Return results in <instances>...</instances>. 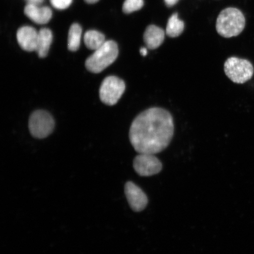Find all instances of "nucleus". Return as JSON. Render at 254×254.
<instances>
[{"label": "nucleus", "instance_id": "ddd939ff", "mask_svg": "<svg viewBox=\"0 0 254 254\" xmlns=\"http://www.w3.org/2000/svg\"><path fill=\"white\" fill-rule=\"evenodd\" d=\"M84 43L88 49L96 50L103 45L105 36L99 31L89 30L84 35Z\"/></svg>", "mask_w": 254, "mask_h": 254}, {"label": "nucleus", "instance_id": "f257e3e1", "mask_svg": "<svg viewBox=\"0 0 254 254\" xmlns=\"http://www.w3.org/2000/svg\"><path fill=\"white\" fill-rule=\"evenodd\" d=\"M174 132V120L169 111L152 107L143 111L133 121L129 138L138 153L156 154L169 145Z\"/></svg>", "mask_w": 254, "mask_h": 254}, {"label": "nucleus", "instance_id": "0eeeda50", "mask_svg": "<svg viewBox=\"0 0 254 254\" xmlns=\"http://www.w3.org/2000/svg\"><path fill=\"white\" fill-rule=\"evenodd\" d=\"M135 172L141 177H150L161 172L163 164L155 154H139L133 161Z\"/></svg>", "mask_w": 254, "mask_h": 254}, {"label": "nucleus", "instance_id": "dca6fc26", "mask_svg": "<svg viewBox=\"0 0 254 254\" xmlns=\"http://www.w3.org/2000/svg\"><path fill=\"white\" fill-rule=\"evenodd\" d=\"M144 6V0H126L123 6V11L126 14L138 11Z\"/></svg>", "mask_w": 254, "mask_h": 254}, {"label": "nucleus", "instance_id": "9b49d317", "mask_svg": "<svg viewBox=\"0 0 254 254\" xmlns=\"http://www.w3.org/2000/svg\"><path fill=\"white\" fill-rule=\"evenodd\" d=\"M165 39V32L156 25H151L146 28L144 41L148 49L155 50L160 47Z\"/></svg>", "mask_w": 254, "mask_h": 254}, {"label": "nucleus", "instance_id": "f3484780", "mask_svg": "<svg viewBox=\"0 0 254 254\" xmlns=\"http://www.w3.org/2000/svg\"><path fill=\"white\" fill-rule=\"evenodd\" d=\"M72 0H50L54 7L59 9L67 8L71 4Z\"/></svg>", "mask_w": 254, "mask_h": 254}, {"label": "nucleus", "instance_id": "6e6552de", "mask_svg": "<svg viewBox=\"0 0 254 254\" xmlns=\"http://www.w3.org/2000/svg\"><path fill=\"white\" fill-rule=\"evenodd\" d=\"M125 191L127 201L133 211L144 210L148 204V199L141 188L134 183L128 182L126 184Z\"/></svg>", "mask_w": 254, "mask_h": 254}, {"label": "nucleus", "instance_id": "39448f33", "mask_svg": "<svg viewBox=\"0 0 254 254\" xmlns=\"http://www.w3.org/2000/svg\"><path fill=\"white\" fill-rule=\"evenodd\" d=\"M126 90L125 82L116 76L105 78L101 85L100 97L101 101L108 106L118 103Z\"/></svg>", "mask_w": 254, "mask_h": 254}, {"label": "nucleus", "instance_id": "2eb2a0df", "mask_svg": "<svg viewBox=\"0 0 254 254\" xmlns=\"http://www.w3.org/2000/svg\"><path fill=\"white\" fill-rule=\"evenodd\" d=\"M184 30V23L180 20L177 13L173 14L168 20L166 34L168 37L176 38L179 37Z\"/></svg>", "mask_w": 254, "mask_h": 254}, {"label": "nucleus", "instance_id": "423d86ee", "mask_svg": "<svg viewBox=\"0 0 254 254\" xmlns=\"http://www.w3.org/2000/svg\"><path fill=\"white\" fill-rule=\"evenodd\" d=\"M28 126L31 135L41 139L52 134L55 128V122L49 113L44 110H37L31 114Z\"/></svg>", "mask_w": 254, "mask_h": 254}, {"label": "nucleus", "instance_id": "9d476101", "mask_svg": "<svg viewBox=\"0 0 254 254\" xmlns=\"http://www.w3.org/2000/svg\"><path fill=\"white\" fill-rule=\"evenodd\" d=\"M24 13L31 21L38 24H45L52 17V11L49 7H40L36 5L28 4L24 8Z\"/></svg>", "mask_w": 254, "mask_h": 254}, {"label": "nucleus", "instance_id": "6ab92c4d", "mask_svg": "<svg viewBox=\"0 0 254 254\" xmlns=\"http://www.w3.org/2000/svg\"><path fill=\"white\" fill-rule=\"evenodd\" d=\"M168 7H172V6L176 4L179 0H164Z\"/></svg>", "mask_w": 254, "mask_h": 254}, {"label": "nucleus", "instance_id": "f8f14e48", "mask_svg": "<svg viewBox=\"0 0 254 254\" xmlns=\"http://www.w3.org/2000/svg\"><path fill=\"white\" fill-rule=\"evenodd\" d=\"M53 41V33L49 28H44L39 32L36 52L40 58H45Z\"/></svg>", "mask_w": 254, "mask_h": 254}, {"label": "nucleus", "instance_id": "20e7f679", "mask_svg": "<svg viewBox=\"0 0 254 254\" xmlns=\"http://www.w3.org/2000/svg\"><path fill=\"white\" fill-rule=\"evenodd\" d=\"M224 71L235 83L244 84L253 77L254 69L249 60L233 57L225 62Z\"/></svg>", "mask_w": 254, "mask_h": 254}, {"label": "nucleus", "instance_id": "4468645a", "mask_svg": "<svg viewBox=\"0 0 254 254\" xmlns=\"http://www.w3.org/2000/svg\"><path fill=\"white\" fill-rule=\"evenodd\" d=\"M82 28L77 23L69 28L68 36V49L71 52H77L80 46Z\"/></svg>", "mask_w": 254, "mask_h": 254}, {"label": "nucleus", "instance_id": "a211bd4d", "mask_svg": "<svg viewBox=\"0 0 254 254\" xmlns=\"http://www.w3.org/2000/svg\"><path fill=\"white\" fill-rule=\"evenodd\" d=\"M28 4H33L38 5L41 4L44 0H25Z\"/></svg>", "mask_w": 254, "mask_h": 254}, {"label": "nucleus", "instance_id": "7ed1b4c3", "mask_svg": "<svg viewBox=\"0 0 254 254\" xmlns=\"http://www.w3.org/2000/svg\"><path fill=\"white\" fill-rule=\"evenodd\" d=\"M118 56L119 47L115 41H107L88 57L85 66L89 71L98 74L112 64Z\"/></svg>", "mask_w": 254, "mask_h": 254}, {"label": "nucleus", "instance_id": "1a4fd4ad", "mask_svg": "<svg viewBox=\"0 0 254 254\" xmlns=\"http://www.w3.org/2000/svg\"><path fill=\"white\" fill-rule=\"evenodd\" d=\"M39 33L34 28L22 27L17 31V39L21 49L28 52H36Z\"/></svg>", "mask_w": 254, "mask_h": 254}, {"label": "nucleus", "instance_id": "aec40b11", "mask_svg": "<svg viewBox=\"0 0 254 254\" xmlns=\"http://www.w3.org/2000/svg\"><path fill=\"white\" fill-rule=\"evenodd\" d=\"M140 53L142 56H145L147 55V49L146 48H141L140 49Z\"/></svg>", "mask_w": 254, "mask_h": 254}, {"label": "nucleus", "instance_id": "412c9836", "mask_svg": "<svg viewBox=\"0 0 254 254\" xmlns=\"http://www.w3.org/2000/svg\"><path fill=\"white\" fill-rule=\"evenodd\" d=\"M84 1L88 3V4H94V3H96L99 0H84Z\"/></svg>", "mask_w": 254, "mask_h": 254}, {"label": "nucleus", "instance_id": "f03ea898", "mask_svg": "<svg viewBox=\"0 0 254 254\" xmlns=\"http://www.w3.org/2000/svg\"><path fill=\"white\" fill-rule=\"evenodd\" d=\"M245 25L246 19L242 12L236 8H227L219 14L216 30L221 36L231 38L242 33Z\"/></svg>", "mask_w": 254, "mask_h": 254}]
</instances>
